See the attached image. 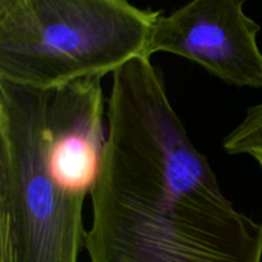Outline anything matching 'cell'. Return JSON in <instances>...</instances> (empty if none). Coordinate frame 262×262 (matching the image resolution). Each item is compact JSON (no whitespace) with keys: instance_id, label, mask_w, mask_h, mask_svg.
<instances>
[{"instance_id":"1","label":"cell","mask_w":262,"mask_h":262,"mask_svg":"<svg viewBox=\"0 0 262 262\" xmlns=\"http://www.w3.org/2000/svg\"><path fill=\"white\" fill-rule=\"evenodd\" d=\"M106 122L90 262H261L262 224L223 194L150 56L113 74Z\"/></svg>"},{"instance_id":"2","label":"cell","mask_w":262,"mask_h":262,"mask_svg":"<svg viewBox=\"0 0 262 262\" xmlns=\"http://www.w3.org/2000/svg\"><path fill=\"white\" fill-rule=\"evenodd\" d=\"M101 78L0 81V262H77L106 141Z\"/></svg>"},{"instance_id":"3","label":"cell","mask_w":262,"mask_h":262,"mask_svg":"<svg viewBox=\"0 0 262 262\" xmlns=\"http://www.w3.org/2000/svg\"><path fill=\"white\" fill-rule=\"evenodd\" d=\"M160 10L129 0H0V81L50 89L146 56Z\"/></svg>"},{"instance_id":"4","label":"cell","mask_w":262,"mask_h":262,"mask_svg":"<svg viewBox=\"0 0 262 262\" xmlns=\"http://www.w3.org/2000/svg\"><path fill=\"white\" fill-rule=\"evenodd\" d=\"M247 0H191L158 18L146 56L170 53L200 64L225 83L262 87L260 25L245 12Z\"/></svg>"},{"instance_id":"5","label":"cell","mask_w":262,"mask_h":262,"mask_svg":"<svg viewBox=\"0 0 262 262\" xmlns=\"http://www.w3.org/2000/svg\"><path fill=\"white\" fill-rule=\"evenodd\" d=\"M225 152L251 155L262 152V102L247 109L242 122L224 138Z\"/></svg>"},{"instance_id":"6","label":"cell","mask_w":262,"mask_h":262,"mask_svg":"<svg viewBox=\"0 0 262 262\" xmlns=\"http://www.w3.org/2000/svg\"><path fill=\"white\" fill-rule=\"evenodd\" d=\"M253 158H255L256 160L258 161V164H260V166L262 168V152H260V154H256V155L253 156Z\"/></svg>"}]
</instances>
